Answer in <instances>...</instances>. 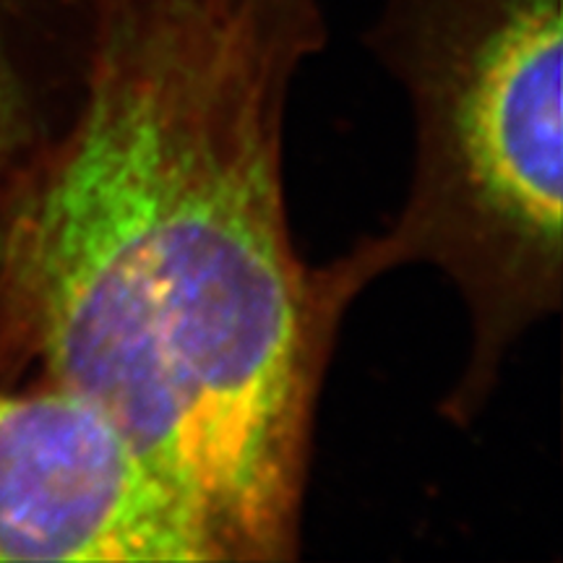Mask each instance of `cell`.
<instances>
[{
  "instance_id": "6da1fadb",
  "label": "cell",
  "mask_w": 563,
  "mask_h": 563,
  "mask_svg": "<svg viewBox=\"0 0 563 563\" xmlns=\"http://www.w3.org/2000/svg\"><path fill=\"white\" fill-rule=\"evenodd\" d=\"M308 58L207 0H104L79 108L0 220V386L100 407L220 563L298 555L342 323L285 201Z\"/></svg>"
},
{
  "instance_id": "7a4b0ae2",
  "label": "cell",
  "mask_w": 563,
  "mask_h": 563,
  "mask_svg": "<svg viewBox=\"0 0 563 563\" xmlns=\"http://www.w3.org/2000/svg\"><path fill=\"white\" fill-rule=\"evenodd\" d=\"M365 45L402 84L415 159L382 235L313 266L336 321L405 266L452 282L470 347L441 402L470 426L563 298V0H378Z\"/></svg>"
},
{
  "instance_id": "3957f363",
  "label": "cell",
  "mask_w": 563,
  "mask_h": 563,
  "mask_svg": "<svg viewBox=\"0 0 563 563\" xmlns=\"http://www.w3.org/2000/svg\"><path fill=\"white\" fill-rule=\"evenodd\" d=\"M0 561L220 563L129 435L45 384L0 386Z\"/></svg>"
},
{
  "instance_id": "277c9868",
  "label": "cell",
  "mask_w": 563,
  "mask_h": 563,
  "mask_svg": "<svg viewBox=\"0 0 563 563\" xmlns=\"http://www.w3.org/2000/svg\"><path fill=\"white\" fill-rule=\"evenodd\" d=\"M104 0H0V220L68 129Z\"/></svg>"
},
{
  "instance_id": "5b68a950",
  "label": "cell",
  "mask_w": 563,
  "mask_h": 563,
  "mask_svg": "<svg viewBox=\"0 0 563 563\" xmlns=\"http://www.w3.org/2000/svg\"><path fill=\"white\" fill-rule=\"evenodd\" d=\"M232 16L292 37L327 42L321 0H209Z\"/></svg>"
}]
</instances>
